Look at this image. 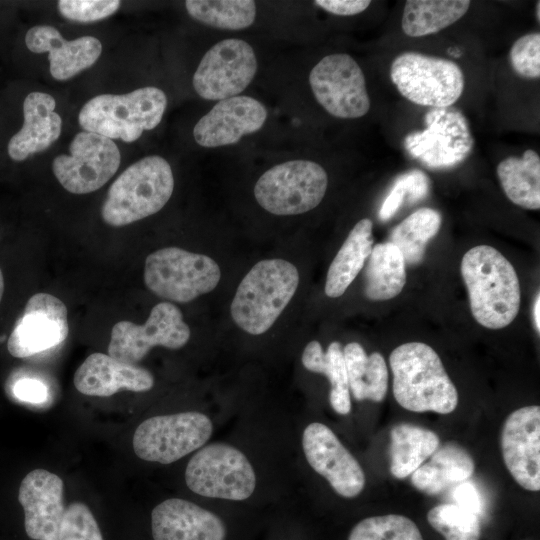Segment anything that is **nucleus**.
Instances as JSON below:
<instances>
[{
	"mask_svg": "<svg viewBox=\"0 0 540 540\" xmlns=\"http://www.w3.org/2000/svg\"><path fill=\"white\" fill-rule=\"evenodd\" d=\"M470 309L483 327L501 329L517 316L520 284L512 264L494 247L478 245L468 250L461 261Z\"/></svg>",
	"mask_w": 540,
	"mask_h": 540,
	"instance_id": "f257e3e1",
	"label": "nucleus"
},
{
	"mask_svg": "<svg viewBox=\"0 0 540 540\" xmlns=\"http://www.w3.org/2000/svg\"><path fill=\"white\" fill-rule=\"evenodd\" d=\"M298 284V270L289 261H259L237 287L230 307L233 321L251 335L265 333L286 308Z\"/></svg>",
	"mask_w": 540,
	"mask_h": 540,
	"instance_id": "7ed1b4c3",
	"label": "nucleus"
},
{
	"mask_svg": "<svg viewBox=\"0 0 540 540\" xmlns=\"http://www.w3.org/2000/svg\"><path fill=\"white\" fill-rule=\"evenodd\" d=\"M505 465L515 481L529 491L540 490V408L525 406L512 412L501 433Z\"/></svg>",
	"mask_w": 540,
	"mask_h": 540,
	"instance_id": "f3484780",
	"label": "nucleus"
},
{
	"mask_svg": "<svg viewBox=\"0 0 540 540\" xmlns=\"http://www.w3.org/2000/svg\"><path fill=\"white\" fill-rule=\"evenodd\" d=\"M174 177L161 156H147L127 167L110 186L101 209L105 223L120 227L160 211L170 199Z\"/></svg>",
	"mask_w": 540,
	"mask_h": 540,
	"instance_id": "20e7f679",
	"label": "nucleus"
},
{
	"mask_svg": "<svg viewBox=\"0 0 540 540\" xmlns=\"http://www.w3.org/2000/svg\"><path fill=\"white\" fill-rule=\"evenodd\" d=\"M456 505L466 509L476 515H480L482 511V501L476 487L470 482H461L452 493Z\"/></svg>",
	"mask_w": 540,
	"mask_h": 540,
	"instance_id": "ea45409f",
	"label": "nucleus"
},
{
	"mask_svg": "<svg viewBox=\"0 0 540 540\" xmlns=\"http://www.w3.org/2000/svg\"><path fill=\"white\" fill-rule=\"evenodd\" d=\"M539 312H540V294H537L536 299H535V303H534L533 313H534L535 328H536L538 333L540 332V316H539Z\"/></svg>",
	"mask_w": 540,
	"mask_h": 540,
	"instance_id": "37998d69",
	"label": "nucleus"
},
{
	"mask_svg": "<svg viewBox=\"0 0 540 540\" xmlns=\"http://www.w3.org/2000/svg\"><path fill=\"white\" fill-rule=\"evenodd\" d=\"M372 228V221L364 218L350 231L329 266L325 282V294L328 297L343 295L363 268L373 248Z\"/></svg>",
	"mask_w": 540,
	"mask_h": 540,
	"instance_id": "393cba45",
	"label": "nucleus"
},
{
	"mask_svg": "<svg viewBox=\"0 0 540 540\" xmlns=\"http://www.w3.org/2000/svg\"><path fill=\"white\" fill-rule=\"evenodd\" d=\"M328 186L324 168L309 160H292L263 173L254 187L258 204L274 215H297L317 207Z\"/></svg>",
	"mask_w": 540,
	"mask_h": 540,
	"instance_id": "6e6552de",
	"label": "nucleus"
},
{
	"mask_svg": "<svg viewBox=\"0 0 540 540\" xmlns=\"http://www.w3.org/2000/svg\"><path fill=\"white\" fill-rule=\"evenodd\" d=\"M309 83L317 102L334 117L360 118L370 109L365 76L349 54L322 58L312 68Z\"/></svg>",
	"mask_w": 540,
	"mask_h": 540,
	"instance_id": "f8f14e48",
	"label": "nucleus"
},
{
	"mask_svg": "<svg viewBox=\"0 0 540 540\" xmlns=\"http://www.w3.org/2000/svg\"><path fill=\"white\" fill-rule=\"evenodd\" d=\"M343 355L349 389L354 398L381 402L388 387V370L383 356L378 352L367 355L357 342L348 343Z\"/></svg>",
	"mask_w": 540,
	"mask_h": 540,
	"instance_id": "cd10ccee",
	"label": "nucleus"
},
{
	"mask_svg": "<svg viewBox=\"0 0 540 540\" xmlns=\"http://www.w3.org/2000/svg\"><path fill=\"white\" fill-rule=\"evenodd\" d=\"M221 271L209 256L178 247H165L149 254L144 282L158 297L178 303L190 302L216 288Z\"/></svg>",
	"mask_w": 540,
	"mask_h": 540,
	"instance_id": "423d86ee",
	"label": "nucleus"
},
{
	"mask_svg": "<svg viewBox=\"0 0 540 540\" xmlns=\"http://www.w3.org/2000/svg\"><path fill=\"white\" fill-rule=\"evenodd\" d=\"M314 3L325 11L339 16H352L366 10L369 0H316Z\"/></svg>",
	"mask_w": 540,
	"mask_h": 540,
	"instance_id": "79ce46f5",
	"label": "nucleus"
},
{
	"mask_svg": "<svg viewBox=\"0 0 540 540\" xmlns=\"http://www.w3.org/2000/svg\"><path fill=\"white\" fill-rule=\"evenodd\" d=\"M440 226V213L423 207L393 229L389 242L398 247L405 263L416 265L422 261L427 242L438 233Z\"/></svg>",
	"mask_w": 540,
	"mask_h": 540,
	"instance_id": "2f4dec72",
	"label": "nucleus"
},
{
	"mask_svg": "<svg viewBox=\"0 0 540 540\" xmlns=\"http://www.w3.org/2000/svg\"><path fill=\"white\" fill-rule=\"evenodd\" d=\"M190 338V328L180 309L170 302L156 304L144 324L120 321L111 330L108 355L136 365L155 346L182 348Z\"/></svg>",
	"mask_w": 540,
	"mask_h": 540,
	"instance_id": "9b49d317",
	"label": "nucleus"
},
{
	"mask_svg": "<svg viewBox=\"0 0 540 540\" xmlns=\"http://www.w3.org/2000/svg\"><path fill=\"white\" fill-rule=\"evenodd\" d=\"M468 0H409L406 1L401 26L409 37L437 33L454 24L466 14Z\"/></svg>",
	"mask_w": 540,
	"mask_h": 540,
	"instance_id": "7c9ffc66",
	"label": "nucleus"
},
{
	"mask_svg": "<svg viewBox=\"0 0 540 540\" xmlns=\"http://www.w3.org/2000/svg\"><path fill=\"white\" fill-rule=\"evenodd\" d=\"M513 70L530 79L540 77V34L529 33L518 38L509 52Z\"/></svg>",
	"mask_w": 540,
	"mask_h": 540,
	"instance_id": "4c0bfd02",
	"label": "nucleus"
},
{
	"mask_svg": "<svg viewBox=\"0 0 540 540\" xmlns=\"http://www.w3.org/2000/svg\"><path fill=\"white\" fill-rule=\"evenodd\" d=\"M13 394L21 401L36 404L42 403L46 399L47 389L42 382L25 378L15 383Z\"/></svg>",
	"mask_w": 540,
	"mask_h": 540,
	"instance_id": "a19ab883",
	"label": "nucleus"
},
{
	"mask_svg": "<svg viewBox=\"0 0 540 540\" xmlns=\"http://www.w3.org/2000/svg\"><path fill=\"white\" fill-rule=\"evenodd\" d=\"M405 260L391 242L376 244L364 272V294L373 301L396 297L406 283Z\"/></svg>",
	"mask_w": 540,
	"mask_h": 540,
	"instance_id": "bb28decb",
	"label": "nucleus"
},
{
	"mask_svg": "<svg viewBox=\"0 0 540 540\" xmlns=\"http://www.w3.org/2000/svg\"><path fill=\"white\" fill-rule=\"evenodd\" d=\"M431 527L446 540H479V516L456 504H441L427 514Z\"/></svg>",
	"mask_w": 540,
	"mask_h": 540,
	"instance_id": "f704fd0d",
	"label": "nucleus"
},
{
	"mask_svg": "<svg viewBox=\"0 0 540 540\" xmlns=\"http://www.w3.org/2000/svg\"><path fill=\"white\" fill-rule=\"evenodd\" d=\"M167 106L166 94L154 86H146L126 94H100L81 109L78 121L88 132L109 139L134 142L145 130L161 122Z\"/></svg>",
	"mask_w": 540,
	"mask_h": 540,
	"instance_id": "39448f33",
	"label": "nucleus"
},
{
	"mask_svg": "<svg viewBox=\"0 0 540 540\" xmlns=\"http://www.w3.org/2000/svg\"><path fill=\"white\" fill-rule=\"evenodd\" d=\"M433 431L411 424H399L390 431V472L403 479L418 469L439 448Z\"/></svg>",
	"mask_w": 540,
	"mask_h": 540,
	"instance_id": "c85d7f7f",
	"label": "nucleus"
},
{
	"mask_svg": "<svg viewBox=\"0 0 540 540\" xmlns=\"http://www.w3.org/2000/svg\"><path fill=\"white\" fill-rule=\"evenodd\" d=\"M536 15H537V20L540 21V2L539 1L536 4Z\"/></svg>",
	"mask_w": 540,
	"mask_h": 540,
	"instance_id": "a18cd8bd",
	"label": "nucleus"
},
{
	"mask_svg": "<svg viewBox=\"0 0 540 540\" xmlns=\"http://www.w3.org/2000/svg\"><path fill=\"white\" fill-rule=\"evenodd\" d=\"M185 7L195 20L219 29L241 30L251 26L256 17L252 0H187Z\"/></svg>",
	"mask_w": 540,
	"mask_h": 540,
	"instance_id": "473e14b6",
	"label": "nucleus"
},
{
	"mask_svg": "<svg viewBox=\"0 0 540 540\" xmlns=\"http://www.w3.org/2000/svg\"><path fill=\"white\" fill-rule=\"evenodd\" d=\"M429 189V180L421 171L415 170L400 176L394 183L390 193L384 200L379 217L386 221L390 219L402 205L405 199L414 203L423 199Z\"/></svg>",
	"mask_w": 540,
	"mask_h": 540,
	"instance_id": "c9c22d12",
	"label": "nucleus"
},
{
	"mask_svg": "<svg viewBox=\"0 0 540 540\" xmlns=\"http://www.w3.org/2000/svg\"><path fill=\"white\" fill-rule=\"evenodd\" d=\"M257 71L253 48L247 42L224 39L202 57L193 76V87L206 100L238 96L251 83Z\"/></svg>",
	"mask_w": 540,
	"mask_h": 540,
	"instance_id": "4468645a",
	"label": "nucleus"
},
{
	"mask_svg": "<svg viewBox=\"0 0 540 540\" xmlns=\"http://www.w3.org/2000/svg\"><path fill=\"white\" fill-rule=\"evenodd\" d=\"M120 4L116 0H61L58 10L68 20L87 23L107 18L119 9Z\"/></svg>",
	"mask_w": 540,
	"mask_h": 540,
	"instance_id": "58836bf2",
	"label": "nucleus"
},
{
	"mask_svg": "<svg viewBox=\"0 0 540 540\" xmlns=\"http://www.w3.org/2000/svg\"><path fill=\"white\" fill-rule=\"evenodd\" d=\"M302 447L309 465L345 498L359 495L365 474L359 462L326 425L313 422L303 431Z\"/></svg>",
	"mask_w": 540,
	"mask_h": 540,
	"instance_id": "dca6fc26",
	"label": "nucleus"
},
{
	"mask_svg": "<svg viewBox=\"0 0 540 540\" xmlns=\"http://www.w3.org/2000/svg\"><path fill=\"white\" fill-rule=\"evenodd\" d=\"M390 78L403 97L420 106L449 107L464 90V74L455 62L413 51L393 60Z\"/></svg>",
	"mask_w": 540,
	"mask_h": 540,
	"instance_id": "0eeeda50",
	"label": "nucleus"
},
{
	"mask_svg": "<svg viewBox=\"0 0 540 540\" xmlns=\"http://www.w3.org/2000/svg\"><path fill=\"white\" fill-rule=\"evenodd\" d=\"M267 114L265 106L249 96L220 100L196 123L193 136L207 148L235 144L244 135L260 130Z\"/></svg>",
	"mask_w": 540,
	"mask_h": 540,
	"instance_id": "6ab92c4d",
	"label": "nucleus"
},
{
	"mask_svg": "<svg viewBox=\"0 0 540 540\" xmlns=\"http://www.w3.org/2000/svg\"><path fill=\"white\" fill-rule=\"evenodd\" d=\"M348 540H423V537L411 519L388 514L363 519L352 528Z\"/></svg>",
	"mask_w": 540,
	"mask_h": 540,
	"instance_id": "72a5a7b5",
	"label": "nucleus"
},
{
	"mask_svg": "<svg viewBox=\"0 0 540 540\" xmlns=\"http://www.w3.org/2000/svg\"><path fill=\"white\" fill-rule=\"evenodd\" d=\"M393 394L400 406L412 412H453L458 393L433 348L422 342L396 347L389 357Z\"/></svg>",
	"mask_w": 540,
	"mask_h": 540,
	"instance_id": "f03ea898",
	"label": "nucleus"
},
{
	"mask_svg": "<svg viewBox=\"0 0 540 540\" xmlns=\"http://www.w3.org/2000/svg\"><path fill=\"white\" fill-rule=\"evenodd\" d=\"M501 187L515 205L528 210L540 208V157L532 149L521 157L510 156L496 169Z\"/></svg>",
	"mask_w": 540,
	"mask_h": 540,
	"instance_id": "a878e982",
	"label": "nucleus"
},
{
	"mask_svg": "<svg viewBox=\"0 0 540 540\" xmlns=\"http://www.w3.org/2000/svg\"><path fill=\"white\" fill-rule=\"evenodd\" d=\"M59 540H103L98 523L86 504L73 502L65 509Z\"/></svg>",
	"mask_w": 540,
	"mask_h": 540,
	"instance_id": "e433bc0d",
	"label": "nucleus"
},
{
	"mask_svg": "<svg viewBox=\"0 0 540 540\" xmlns=\"http://www.w3.org/2000/svg\"><path fill=\"white\" fill-rule=\"evenodd\" d=\"M154 540H225L226 527L214 513L197 504L170 498L151 513Z\"/></svg>",
	"mask_w": 540,
	"mask_h": 540,
	"instance_id": "aec40b11",
	"label": "nucleus"
},
{
	"mask_svg": "<svg viewBox=\"0 0 540 540\" xmlns=\"http://www.w3.org/2000/svg\"><path fill=\"white\" fill-rule=\"evenodd\" d=\"M62 479L45 469H35L22 480L18 500L24 510V526L32 540H59L65 513Z\"/></svg>",
	"mask_w": 540,
	"mask_h": 540,
	"instance_id": "a211bd4d",
	"label": "nucleus"
},
{
	"mask_svg": "<svg viewBox=\"0 0 540 540\" xmlns=\"http://www.w3.org/2000/svg\"><path fill=\"white\" fill-rule=\"evenodd\" d=\"M212 432V421L200 412L158 415L138 425L132 445L140 459L170 464L202 447Z\"/></svg>",
	"mask_w": 540,
	"mask_h": 540,
	"instance_id": "9d476101",
	"label": "nucleus"
},
{
	"mask_svg": "<svg viewBox=\"0 0 540 540\" xmlns=\"http://www.w3.org/2000/svg\"><path fill=\"white\" fill-rule=\"evenodd\" d=\"M69 152L54 158L52 170L58 182L73 194L101 188L116 173L121 161L113 140L88 131L75 135Z\"/></svg>",
	"mask_w": 540,
	"mask_h": 540,
	"instance_id": "ddd939ff",
	"label": "nucleus"
},
{
	"mask_svg": "<svg viewBox=\"0 0 540 540\" xmlns=\"http://www.w3.org/2000/svg\"><path fill=\"white\" fill-rule=\"evenodd\" d=\"M25 44L31 52H48L50 74L59 81L68 80L92 66L102 52V44L97 38L82 36L67 41L55 27L48 25L30 28Z\"/></svg>",
	"mask_w": 540,
	"mask_h": 540,
	"instance_id": "412c9836",
	"label": "nucleus"
},
{
	"mask_svg": "<svg viewBox=\"0 0 540 540\" xmlns=\"http://www.w3.org/2000/svg\"><path fill=\"white\" fill-rule=\"evenodd\" d=\"M3 292H4V278H3L2 271L0 269V302L3 296Z\"/></svg>",
	"mask_w": 540,
	"mask_h": 540,
	"instance_id": "c03bdc74",
	"label": "nucleus"
},
{
	"mask_svg": "<svg viewBox=\"0 0 540 540\" xmlns=\"http://www.w3.org/2000/svg\"><path fill=\"white\" fill-rule=\"evenodd\" d=\"M301 360L307 370L324 374L329 379V401L333 410L341 415L350 413V389L341 344L334 341L323 352L318 341H311L306 345Z\"/></svg>",
	"mask_w": 540,
	"mask_h": 540,
	"instance_id": "c756f323",
	"label": "nucleus"
},
{
	"mask_svg": "<svg viewBox=\"0 0 540 540\" xmlns=\"http://www.w3.org/2000/svg\"><path fill=\"white\" fill-rule=\"evenodd\" d=\"M73 383L84 395L109 397L120 390L149 391L154 385V377L145 368L96 352L78 367Z\"/></svg>",
	"mask_w": 540,
	"mask_h": 540,
	"instance_id": "4be33fe9",
	"label": "nucleus"
},
{
	"mask_svg": "<svg viewBox=\"0 0 540 540\" xmlns=\"http://www.w3.org/2000/svg\"><path fill=\"white\" fill-rule=\"evenodd\" d=\"M185 482L194 493L233 501L249 498L256 486L254 469L236 447L212 443L199 449L189 460Z\"/></svg>",
	"mask_w": 540,
	"mask_h": 540,
	"instance_id": "1a4fd4ad",
	"label": "nucleus"
},
{
	"mask_svg": "<svg viewBox=\"0 0 540 540\" xmlns=\"http://www.w3.org/2000/svg\"><path fill=\"white\" fill-rule=\"evenodd\" d=\"M68 333L66 305L54 295L36 293L15 323L7 348L13 357L27 358L59 345Z\"/></svg>",
	"mask_w": 540,
	"mask_h": 540,
	"instance_id": "2eb2a0df",
	"label": "nucleus"
},
{
	"mask_svg": "<svg viewBox=\"0 0 540 540\" xmlns=\"http://www.w3.org/2000/svg\"><path fill=\"white\" fill-rule=\"evenodd\" d=\"M56 101L48 93L31 92L23 102L24 122L8 143V154L23 161L48 149L61 135L62 119L55 112Z\"/></svg>",
	"mask_w": 540,
	"mask_h": 540,
	"instance_id": "5701e85b",
	"label": "nucleus"
},
{
	"mask_svg": "<svg viewBox=\"0 0 540 540\" xmlns=\"http://www.w3.org/2000/svg\"><path fill=\"white\" fill-rule=\"evenodd\" d=\"M474 461L462 447L449 443L438 448L431 460L412 473L413 486L428 495H436L471 477Z\"/></svg>",
	"mask_w": 540,
	"mask_h": 540,
	"instance_id": "b1692460",
	"label": "nucleus"
}]
</instances>
